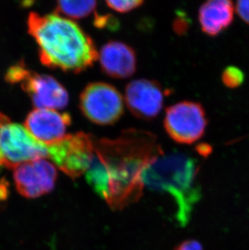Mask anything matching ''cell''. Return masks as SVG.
Segmentation results:
<instances>
[{
  "label": "cell",
  "instance_id": "6da1fadb",
  "mask_svg": "<svg viewBox=\"0 0 249 250\" xmlns=\"http://www.w3.org/2000/svg\"><path fill=\"white\" fill-rule=\"evenodd\" d=\"M163 152L157 137L145 130L129 129L117 139H95L86 180L111 208L119 210L139 199L144 169Z\"/></svg>",
  "mask_w": 249,
  "mask_h": 250
},
{
  "label": "cell",
  "instance_id": "7a4b0ae2",
  "mask_svg": "<svg viewBox=\"0 0 249 250\" xmlns=\"http://www.w3.org/2000/svg\"><path fill=\"white\" fill-rule=\"evenodd\" d=\"M28 30L38 43L42 63L50 68L80 73L98 59L90 36L73 21L60 15L41 16L31 12Z\"/></svg>",
  "mask_w": 249,
  "mask_h": 250
},
{
  "label": "cell",
  "instance_id": "3957f363",
  "mask_svg": "<svg viewBox=\"0 0 249 250\" xmlns=\"http://www.w3.org/2000/svg\"><path fill=\"white\" fill-rule=\"evenodd\" d=\"M198 172V161L193 157L178 151L163 152L146 166L142 181L144 187L171 195L176 203V220L185 226L201 198Z\"/></svg>",
  "mask_w": 249,
  "mask_h": 250
},
{
  "label": "cell",
  "instance_id": "277c9868",
  "mask_svg": "<svg viewBox=\"0 0 249 250\" xmlns=\"http://www.w3.org/2000/svg\"><path fill=\"white\" fill-rule=\"evenodd\" d=\"M47 157V146L36 140L24 125L0 113V167L15 169L29 161Z\"/></svg>",
  "mask_w": 249,
  "mask_h": 250
},
{
  "label": "cell",
  "instance_id": "5b68a950",
  "mask_svg": "<svg viewBox=\"0 0 249 250\" xmlns=\"http://www.w3.org/2000/svg\"><path fill=\"white\" fill-rule=\"evenodd\" d=\"M5 78L11 84H19L37 109H60L68 104V92L63 85L52 76L28 70L23 62L11 66Z\"/></svg>",
  "mask_w": 249,
  "mask_h": 250
},
{
  "label": "cell",
  "instance_id": "8992f818",
  "mask_svg": "<svg viewBox=\"0 0 249 250\" xmlns=\"http://www.w3.org/2000/svg\"><path fill=\"white\" fill-rule=\"evenodd\" d=\"M95 139L86 133L67 135L47 146L48 158L71 178L85 174L95 156Z\"/></svg>",
  "mask_w": 249,
  "mask_h": 250
},
{
  "label": "cell",
  "instance_id": "52a82bcc",
  "mask_svg": "<svg viewBox=\"0 0 249 250\" xmlns=\"http://www.w3.org/2000/svg\"><path fill=\"white\" fill-rule=\"evenodd\" d=\"M80 109L90 122L97 125H112L123 115L124 102L116 87L95 82L87 85L81 92Z\"/></svg>",
  "mask_w": 249,
  "mask_h": 250
},
{
  "label": "cell",
  "instance_id": "ba28073f",
  "mask_svg": "<svg viewBox=\"0 0 249 250\" xmlns=\"http://www.w3.org/2000/svg\"><path fill=\"white\" fill-rule=\"evenodd\" d=\"M164 125L168 135L176 143L192 144L204 135L207 115L199 103L180 102L167 108Z\"/></svg>",
  "mask_w": 249,
  "mask_h": 250
},
{
  "label": "cell",
  "instance_id": "9c48e42d",
  "mask_svg": "<svg viewBox=\"0 0 249 250\" xmlns=\"http://www.w3.org/2000/svg\"><path fill=\"white\" fill-rule=\"evenodd\" d=\"M13 177L21 195L27 198H39L54 189L56 167L46 159H38L15 168Z\"/></svg>",
  "mask_w": 249,
  "mask_h": 250
},
{
  "label": "cell",
  "instance_id": "30bf717a",
  "mask_svg": "<svg viewBox=\"0 0 249 250\" xmlns=\"http://www.w3.org/2000/svg\"><path fill=\"white\" fill-rule=\"evenodd\" d=\"M168 93L169 90L165 89L157 81L140 79L128 83L124 101L133 115L150 120L161 112L165 97Z\"/></svg>",
  "mask_w": 249,
  "mask_h": 250
},
{
  "label": "cell",
  "instance_id": "8fae6325",
  "mask_svg": "<svg viewBox=\"0 0 249 250\" xmlns=\"http://www.w3.org/2000/svg\"><path fill=\"white\" fill-rule=\"evenodd\" d=\"M68 113L49 109H35L28 113L24 127L36 140L48 146L66 137L71 125Z\"/></svg>",
  "mask_w": 249,
  "mask_h": 250
},
{
  "label": "cell",
  "instance_id": "7c38bea8",
  "mask_svg": "<svg viewBox=\"0 0 249 250\" xmlns=\"http://www.w3.org/2000/svg\"><path fill=\"white\" fill-rule=\"evenodd\" d=\"M98 59L104 73L115 79H126L136 71L133 48L121 42H109L101 47Z\"/></svg>",
  "mask_w": 249,
  "mask_h": 250
},
{
  "label": "cell",
  "instance_id": "4fadbf2b",
  "mask_svg": "<svg viewBox=\"0 0 249 250\" xmlns=\"http://www.w3.org/2000/svg\"><path fill=\"white\" fill-rule=\"evenodd\" d=\"M234 5L229 0H210L200 7L198 19L203 33L214 37L230 26L234 18Z\"/></svg>",
  "mask_w": 249,
  "mask_h": 250
},
{
  "label": "cell",
  "instance_id": "5bb4252c",
  "mask_svg": "<svg viewBox=\"0 0 249 250\" xmlns=\"http://www.w3.org/2000/svg\"><path fill=\"white\" fill-rule=\"evenodd\" d=\"M97 2L89 1H59L57 3L55 14H62L72 19H81L94 12Z\"/></svg>",
  "mask_w": 249,
  "mask_h": 250
},
{
  "label": "cell",
  "instance_id": "9a60e30c",
  "mask_svg": "<svg viewBox=\"0 0 249 250\" xmlns=\"http://www.w3.org/2000/svg\"><path fill=\"white\" fill-rule=\"evenodd\" d=\"M245 81V74L236 66H228L222 74V81L230 88L240 87Z\"/></svg>",
  "mask_w": 249,
  "mask_h": 250
},
{
  "label": "cell",
  "instance_id": "2e32d148",
  "mask_svg": "<svg viewBox=\"0 0 249 250\" xmlns=\"http://www.w3.org/2000/svg\"><path fill=\"white\" fill-rule=\"evenodd\" d=\"M143 1H136V0H125V1H106V4L110 7L111 9L114 10L116 12L124 13V12H129L132 10L135 9L139 7L140 5L143 4Z\"/></svg>",
  "mask_w": 249,
  "mask_h": 250
},
{
  "label": "cell",
  "instance_id": "e0dca14e",
  "mask_svg": "<svg viewBox=\"0 0 249 250\" xmlns=\"http://www.w3.org/2000/svg\"><path fill=\"white\" fill-rule=\"evenodd\" d=\"M235 9L240 18L246 23L249 24V1L241 0L238 1L235 5Z\"/></svg>",
  "mask_w": 249,
  "mask_h": 250
},
{
  "label": "cell",
  "instance_id": "ac0fdd59",
  "mask_svg": "<svg viewBox=\"0 0 249 250\" xmlns=\"http://www.w3.org/2000/svg\"><path fill=\"white\" fill-rule=\"evenodd\" d=\"M95 25L98 28L108 26L113 29V27L118 28V21L116 19L113 20L112 16H103V17H96L95 18Z\"/></svg>",
  "mask_w": 249,
  "mask_h": 250
},
{
  "label": "cell",
  "instance_id": "d6986e66",
  "mask_svg": "<svg viewBox=\"0 0 249 250\" xmlns=\"http://www.w3.org/2000/svg\"><path fill=\"white\" fill-rule=\"evenodd\" d=\"M175 250H203V248L198 241L188 240L180 244Z\"/></svg>",
  "mask_w": 249,
  "mask_h": 250
},
{
  "label": "cell",
  "instance_id": "ffe728a7",
  "mask_svg": "<svg viewBox=\"0 0 249 250\" xmlns=\"http://www.w3.org/2000/svg\"><path fill=\"white\" fill-rule=\"evenodd\" d=\"M9 194V184L7 180L0 178V202L7 199Z\"/></svg>",
  "mask_w": 249,
  "mask_h": 250
},
{
  "label": "cell",
  "instance_id": "44dd1931",
  "mask_svg": "<svg viewBox=\"0 0 249 250\" xmlns=\"http://www.w3.org/2000/svg\"><path fill=\"white\" fill-rule=\"evenodd\" d=\"M197 151L199 152L200 155H202L203 156H209L210 152H211L212 149L209 145L207 144H201L198 146Z\"/></svg>",
  "mask_w": 249,
  "mask_h": 250
}]
</instances>
